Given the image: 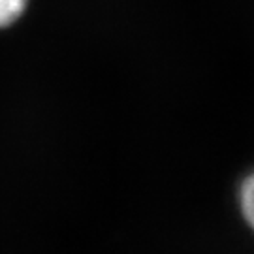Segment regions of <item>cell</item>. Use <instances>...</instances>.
<instances>
[{
	"label": "cell",
	"mask_w": 254,
	"mask_h": 254,
	"mask_svg": "<svg viewBox=\"0 0 254 254\" xmlns=\"http://www.w3.org/2000/svg\"><path fill=\"white\" fill-rule=\"evenodd\" d=\"M239 207L247 224L254 230V173H251L239 187Z\"/></svg>",
	"instance_id": "6da1fadb"
},
{
	"label": "cell",
	"mask_w": 254,
	"mask_h": 254,
	"mask_svg": "<svg viewBox=\"0 0 254 254\" xmlns=\"http://www.w3.org/2000/svg\"><path fill=\"white\" fill-rule=\"evenodd\" d=\"M27 4L28 0H0V28L13 25L25 13Z\"/></svg>",
	"instance_id": "7a4b0ae2"
}]
</instances>
